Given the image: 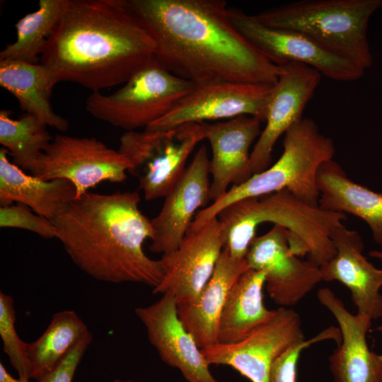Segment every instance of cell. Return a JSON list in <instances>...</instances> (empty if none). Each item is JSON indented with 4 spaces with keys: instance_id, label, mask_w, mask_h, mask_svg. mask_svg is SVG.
Listing matches in <instances>:
<instances>
[{
    "instance_id": "1",
    "label": "cell",
    "mask_w": 382,
    "mask_h": 382,
    "mask_svg": "<svg viewBox=\"0 0 382 382\" xmlns=\"http://www.w3.org/2000/svg\"><path fill=\"white\" fill-rule=\"evenodd\" d=\"M156 43L154 57L197 86L219 82L274 85L279 66L232 23L224 0H125Z\"/></svg>"
},
{
    "instance_id": "2",
    "label": "cell",
    "mask_w": 382,
    "mask_h": 382,
    "mask_svg": "<svg viewBox=\"0 0 382 382\" xmlns=\"http://www.w3.org/2000/svg\"><path fill=\"white\" fill-rule=\"evenodd\" d=\"M155 51V41L125 0H66L40 64L57 82L100 92L126 83Z\"/></svg>"
},
{
    "instance_id": "3",
    "label": "cell",
    "mask_w": 382,
    "mask_h": 382,
    "mask_svg": "<svg viewBox=\"0 0 382 382\" xmlns=\"http://www.w3.org/2000/svg\"><path fill=\"white\" fill-rule=\"evenodd\" d=\"M137 191L88 192L52 220L74 263L91 277L109 283H139L155 288L162 280L160 260L143 243L152 236L151 220L139 209Z\"/></svg>"
},
{
    "instance_id": "4",
    "label": "cell",
    "mask_w": 382,
    "mask_h": 382,
    "mask_svg": "<svg viewBox=\"0 0 382 382\" xmlns=\"http://www.w3.org/2000/svg\"><path fill=\"white\" fill-rule=\"evenodd\" d=\"M230 255L245 259L257 226L265 222L288 231L291 252L320 267L335 255L331 239L346 215L311 205L286 190L260 197L243 199L222 209L216 216Z\"/></svg>"
},
{
    "instance_id": "5",
    "label": "cell",
    "mask_w": 382,
    "mask_h": 382,
    "mask_svg": "<svg viewBox=\"0 0 382 382\" xmlns=\"http://www.w3.org/2000/svg\"><path fill=\"white\" fill-rule=\"evenodd\" d=\"M335 153L332 139L322 134L312 119L302 118L284 134L283 152L273 165L231 186L219 199L200 209L190 228L201 227L238 200L284 190L311 205L319 206L318 171L323 163L333 159Z\"/></svg>"
},
{
    "instance_id": "6",
    "label": "cell",
    "mask_w": 382,
    "mask_h": 382,
    "mask_svg": "<svg viewBox=\"0 0 382 382\" xmlns=\"http://www.w3.org/2000/svg\"><path fill=\"white\" fill-rule=\"evenodd\" d=\"M381 8L382 0H300L253 15L267 26L300 33L366 70L373 63L369 22Z\"/></svg>"
},
{
    "instance_id": "7",
    "label": "cell",
    "mask_w": 382,
    "mask_h": 382,
    "mask_svg": "<svg viewBox=\"0 0 382 382\" xmlns=\"http://www.w3.org/2000/svg\"><path fill=\"white\" fill-rule=\"evenodd\" d=\"M195 86L170 72L154 57L113 93L93 92L86 99V109L98 120L135 131L163 117Z\"/></svg>"
},
{
    "instance_id": "8",
    "label": "cell",
    "mask_w": 382,
    "mask_h": 382,
    "mask_svg": "<svg viewBox=\"0 0 382 382\" xmlns=\"http://www.w3.org/2000/svg\"><path fill=\"white\" fill-rule=\"evenodd\" d=\"M205 139L202 123H185L168 129L127 131L118 151L130 161L129 173L139 176L146 199L165 197L178 183L196 146Z\"/></svg>"
},
{
    "instance_id": "9",
    "label": "cell",
    "mask_w": 382,
    "mask_h": 382,
    "mask_svg": "<svg viewBox=\"0 0 382 382\" xmlns=\"http://www.w3.org/2000/svg\"><path fill=\"white\" fill-rule=\"evenodd\" d=\"M131 168L125 155L95 137L56 134L43 154L35 177L70 181L76 189V199L103 181L124 183Z\"/></svg>"
},
{
    "instance_id": "10",
    "label": "cell",
    "mask_w": 382,
    "mask_h": 382,
    "mask_svg": "<svg viewBox=\"0 0 382 382\" xmlns=\"http://www.w3.org/2000/svg\"><path fill=\"white\" fill-rule=\"evenodd\" d=\"M304 340L299 315L291 308L279 307L272 318L241 341L216 343L201 351L209 366H228L251 382H270L275 360Z\"/></svg>"
},
{
    "instance_id": "11",
    "label": "cell",
    "mask_w": 382,
    "mask_h": 382,
    "mask_svg": "<svg viewBox=\"0 0 382 382\" xmlns=\"http://www.w3.org/2000/svg\"><path fill=\"white\" fill-rule=\"evenodd\" d=\"M274 85L235 82L196 85L166 115L145 129L161 131L185 123L229 120L241 115L265 122Z\"/></svg>"
},
{
    "instance_id": "12",
    "label": "cell",
    "mask_w": 382,
    "mask_h": 382,
    "mask_svg": "<svg viewBox=\"0 0 382 382\" xmlns=\"http://www.w3.org/2000/svg\"><path fill=\"white\" fill-rule=\"evenodd\" d=\"M228 14L239 32L277 66L302 63L341 82L356 81L364 74L359 64L325 50L300 33L267 26L237 8L228 7Z\"/></svg>"
},
{
    "instance_id": "13",
    "label": "cell",
    "mask_w": 382,
    "mask_h": 382,
    "mask_svg": "<svg viewBox=\"0 0 382 382\" xmlns=\"http://www.w3.org/2000/svg\"><path fill=\"white\" fill-rule=\"evenodd\" d=\"M288 231L279 225L255 236L245 260L248 267L262 272L268 295L279 307L296 305L322 280L320 267L302 260L290 250Z\"/></svg>"
},
{
    "instance_id": "14",
    "label": "cell",
    "mask_w": 382,
    "mask_h": 382,
    "mask_svg": "<svg viewBox=\"0 0 382 382\" xmlns=\"http://www.w3.org/2000/svg\"><path fill=\"white\" fill-rule=\"evenodd\" d=\"M224 248L217 218L196 229H189L178 247L162 255L160 284L153 294H170L178 306L194 302L212 277Z\"/></svg>"
},
{
    "instance_id": "15",
    "label": "cell",
    "mask_w": 382,
    "mask_h": 382,
    "mask_svg": "<svg viewBox=\"0 0 382 382\" xmlns=\"http://www.w3.org/2000/svg\"><path fill=\"white\" fill-rule=\"evenodd\" d=\"M278 66V80L269 102L266 125L250 153L252 175L270 166L275 143L303 118V112L321 80L322 75L307 64L292 62Z\"/></svg>"
},
{
    "instance_id": "16",
    "label": "cell",
    "mask_w": 382,
    "mask_h": 382,
    "mask_svg": "<svg viewBox=\"0 0 382 382\" xmlns=\"http://www.w3.org/2000/svg\"><path fill=\"white\" fill-rule=\"evenodd\" d=\"M210 159L201 146L178 183L164 197L158 214L152 219L149 250L162 255L175 250L188 231L199 208L210 200Z\"/></svg>"
},
{
    "instance_id": "17",
    "label": "cell",
    "mask_w": 382,
    "mask_h": 382,
    "mask_svg": "<svg viewBox=\"0 0 382 382\" xmlns=\"http://www.w3.org/2000/svg\"><path fill=\"white\" fill-rule=\"evenodd\" d=\"M135 313L146 330L149 341L165 364L180 370L188 382H219L179 318L174 296L162 294L155 303L137 307Z\"/></svg>"
},
{
    "instance_id": "18",
    "label": "cell",
    "mask_w": 382,
    "mask_h": 382,
    "mask_svg": "<svg viewBox=\"0 0 382 382\" xmlns=\"http://www.w3.org/2000/svg\"><path fill=\"white\" fill-rule=\"evenodd\" d=\"M317 296L336 319L341 335L329 357L332 382H382V355L371 351L366 340L372 319L350 313L328 287L320 289Z\"/></svg>"
},
{
    "instance_id": "19",
    "label": "cell",
    "mask_w": 382,
    "mask_h": 382,
    "mask_svg": "<svg viewBox=\"0 0 382 382\" xmlns=\"http://www.w3.org/2000/svg\"><path fill=\"white\" fill-rule=\"evenodd\" d=\"M335 255L320 267L323 281H337L351 292L357 313L372 320L382 318V269L376 267L363 255L360 234L343 224L331 235Z\"/></svg>"
},
{
    "instance_id": "20",
    "label": "cell",
    "mask_w": 382,
    "mask_h": 382,
    "mask_svg": "<svg viewBox=\"0 0 382 382\" xmlns=\"http://www.w3.org/2000/svg\"><path fill=\"white\" fill-rule=\"evenodd\" d=\"M202 124L212 150L210 199L214 202L231 186L252 176L250 148L262 132L261 122L252 116L241 115L226 121Z\"/></svg>"
},
{
    "instance_id": "21",
    "label": "cell",
    "mask_w": 382,
    "mask_h": 382,
    "mask_svg": "<svg viewBox=\"0 0 382 382\" xmlns=\"http://www.w3.org/2000/svg\"><path fill=\"white\" fill-rule=\"evenodd\" d=\"M248 269L245 259L233 257L223 249L212 277L197 299L178 306L179 318L200 349L218 343L219 320L228 294Z\"/></svg>"
},
{
    "instance_id": "22",
    "label": "cell",
    "mask_w": 382,
    "mask_h": 382,
    "mask_svg": "<svg viewBox=\"0 0 382 382\" xmlns=\"http://www.w3.org/2000/svg\"><path fill=\"white\" fill-rule=\"evenodd\" d=\"M8 151L0 149V204L16 202L50 220L62 213L76 199L74 185L65 179L44 180L11 163Z\"/></svg>"
},
{
    "instance_id": "23",
    "label": "cell",
    "mask_w": 382,
    "mask_h": 382,
    "mask_svg": "<svg viewBox=\"0 0 382 382\" xmlns=\"http://www.w3.org/2000/svg\"><path fill=\"white\" fill-rule=\"evenodd\" d=\"M316 183L320 207L364 220L374 241L382 245V193L354 183L333 159L320 166Z\"/></svg>"
},
{
    "instance_id": "24",
    "label": "cell",
    "mask_w": 382,
    "mask_h": 382,
    "mask_svg": "<svg viewBox=\"0 0 382 382\" xmlns=\"http://www.w3.org/2000/svg\"><path fill=\"white\" fill-rule=\"evenodd\" d=\"M57 83L41 64L0 59L1 86L15 96L25 113L63 132L67 130L69 122L54 112L50 101Z\"/></svg>"
},
{
    "instance_id": "25",
    "label": "cell",
    "mask_w": 382,
    "mask_h": 382,
    "mask_svg": "<svg viewBox=\"0 0 382 382\" xmlns=\"http://www.w3.org/2000/svg\"><path fill=\"white\" fill-rule=\"evenodd\" d=\"M264 286L265 277L262 272L249 268L241 275L229 291L222 309L218 343L241 341L274 317L276 309L270 310L263 303Z\"/></svg>"
},
{
    "instance_id": "26",
    "label": "cell",
    "mask_w": 382,
    "mask_h": 382,
    "mask_svg": "<svg viewBox=\"0 0 382 382\" xmlns=\"http://www.w3.org/2000/svg\"><path fill=\"white\" fill-rule=\"evenodd\" d=\"M88 331L74 311L55 313L43 333L27 345L30 378L37 381L52 371Z\"/></svg>"
},
{
    "instance_id": "27",
    "label": "cell",
    "mask_w": 382,
    "mask_h": 382,
    "mask_svg": "<svg viewBox=\"0 0 382 382\" xmlns=\"http://www.w3.org/2000/svg\"><path fill=\"white\" fill-rule=\"evenodd\" d=\"M9 110L0 111V144L12 156L14 164L36 176L53 137L47 125L35 116L25 113L13 120Z\"/></svg>"
},
{
    "instance_id": "28",
    "label": "cell",
    "mask_w": 382,
    "mask_h": 382,
    "mask_svg": "<svg viewBox=\"0 0 382 382\" xmlns=\"http://www.w3.org/2000/svg\"><path fill=\"white\" fill-rule=\"evenodd\" d=\"M66 0H40L37 11L28 13L16 23V40L6 45L0 59L37 64L55 28Z\"/></svg>"
},
{
    "instance_id": "29",
    "label": "cell",
    "mask_w": 382,
    "mask_h": 382,
    "mask_svg": "<svg viewBox=\"0 0 382 382\" xmlns=\"http://www.w3.org/2000/svg\"><path fill=\"white\" fill-rule=\"evenodd\" d=\"M16 311L11 296L0 292V336L3 351L9 359L21 378L30 379V363L27 352V342L23 341L16 330Z\"/></svg>"
},
{
    "instance_id": "30",
    "label": "cell",
    "mask_w": 382,
    "mask_h": 382,
    "mask_svg": "<svg viewBox=\"0 0 382 382\" xmlns=\"http://www.w3.org/2000/svg\"><path fill=\"white\" fill-rule=\"evenodd\" d=\"M0 226L28 230L45 238H57L56 228L51 220L33 213L30 208L21 203L1 206Z\"/></svg>"
},
{
    "instance_id": "31",
    "label": "cell",
    "mask_w": 382,
    "mask_h": 382,
    "mask_svg": "<svg viewBox=\"0 0 382 382\" xmlns=\"http://www.w3.org/2000/svg\"><path fill=\"white\" fill-rule=\"evenodd\" d=\"M328 338L337 340L338 330L335 328L327 329L316 337L304 340L286 351L272 364L270 382H296V366L301 352L311 344Z\"/></svg>"
},
{
    "instance_id": "32",
    "label": "cell",
    "mask_w": 382,
    "mask_h": 382,
    "mask_svg": "<svg viewBox=\"0 0 382 382\" xmlns=\"http://www.w3.org/2000/svg\"><path fill=\"white\" fill-rule=\"evenodd\" d=\"M92 340L93 335L88 331L62 361L37 382H73L78 366Z\"/></svg>"
},
{
    "instance_id": "33",
    "label": "cell",
    "mask_w": 382,
    "mask_h": 382,
    "mask_svg": "<svg viewBox=\"0 0 382 382\" xmlns=\"http://www.w3.org/2000/svg\"><path fill=\"white\" fill-rule=\"evenodd\" d=\"M30 379L16 378L6 370L2 362H0V382H30Z\"/></svg>"
},
{
    "instance_id": "34",
    "label": "cell",
    "mask_w": 382,
    "mask_h": 382,
    "mask_svg": "<svg viewBox=\"0 0 382 382\" xmlns=\"http://www.w3.org/2000/svg\"><path fill=\"white\" fill-rule=\"evenodd\" d=\"M369 255L372 257L382 260V250H371Z\"/></svg>"
},
{
    "instance_id": "35",
    "label": "cell",
    "mask_w": 382,
    "mask_h": 382,
    "mask_svg": "<svg viewBox=\"0 0 382 382\" xmlns=\"http://www.w3.org/2000/svg\"><path fill=\"white\" fill-rule=\"evenodd\" d=\"M112 382H133V381H132L130 380L124 381V380H121V379L117 378V379H115Z\"/></svg>"
},
{
    "instance_id": "36",
    "label": "cell",
    "mask_w": 382,
    "mask_h": 382,
    "mask_svg": "<svg viewBox=\"0 0 382 382\" xmlns=\"http://www.w3.org/2000/svg\"><path fill=\"white\" fill-rule=\"evenodd\" d=\"M376 330H378V331H379L380 332L382 333V325L378 326V327L376 328Z\"/></svg>"
}]
</instances>
